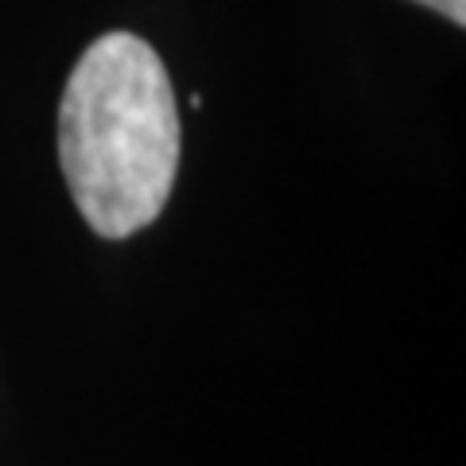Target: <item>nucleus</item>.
<instances>
[{
	"instance_id": "obj_2",
	"label": "nucleus",
	"mask_w": 466,
	"mask_h": 466,
	"mask_svg": "<svg viewBox=\"0 0 466 466\" xmlns=\"http://www.w3.org/2000/svg\"><path fill=\"white\" fill-rule=\"evenodd\" d=\"M416 5H428V8H435L440 16H447L451 24H466V0H416Z\"/></svg>"
},
{
	"instance_id": "obj_1",
	"label": "nucleus",
	"mask_w": 466,
	"mask_h": 466,
	"mask_svg": "<svg viewBox=\"0 0 466 466\" xmlns=\"http://www.w3.org/2000/svg\"><path fill=\"white\" fill-rule=\"evenodd\" d=\"M58 159L94 233L121 241L156 222L179 171V109L152 43L106 32L82 51L58 106Z\"/></svg>"
}]
</instances>
